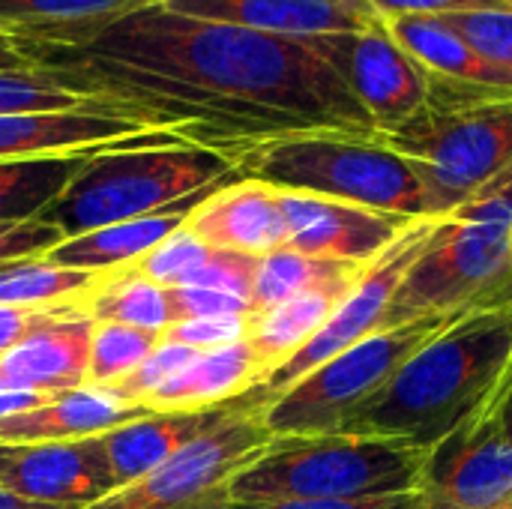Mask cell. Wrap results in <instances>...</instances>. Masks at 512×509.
<instances>
[{
    "instance_id": "6da1fadb",
    "label": "cell",
    "mask_w": 512,
    "mask_h": 509,
    "mask_svg": "<svg viewBox=\"0 0 512 509\" xmlns=\"http://www.w3.org/2000/svg\"><path fill=\"white\" fill-rule=\"evenodd\" d=\"M33 60L84 96L231 159L294 135H378L309 42L180 15L162 3L114 21L84 45L36 48Z\"/></svg>"
},
{
    "instance_id": "7a4b0ae2",
    "label": "cell",
    "mask_w": 512,
    "mask_h": 509,
    "mask_svg": "<svg viewBox=\"0 0 512 509\" xmlns=\"http://www.w3.org/2000/svg\"><path fill=\"white\" fill-rule=\"evenodd\" d=\"M512 381V306L465 315L435 333L342 432L438 453L492 417Z\"/></svg>"
},
{
    "instance_id": "3957f363",
    "label": "cell",
    "mask_w": 512,
    "mask_h": 509,
    "mask_svg": "<svg viewBox=\"0 0 512 509\" xmlns=\"http://www.w3.org/2000/svg\"><path fill=\"white\" fill-rule=\"evenodd\" d=\"M512 306V165L441 216L396 288L384 330L423 318H465Z\"/></svg>"
},
{
    "instance_id": "277c9868",
    "label": "cell",
    "mask_w": 512,
    "mask_h": 509,
    "mask_svg": "<svg viewBox=\"0 0 512 509\" xmlns=\"http://www.w3.org/2000/svg\"><path fill=\"white\" fill-rule=\"evenodd\" d=\"M240 180L231 156L159 132L93 153L63 195L39 216L63 240L153 216L195 192Z\"/></svg>"
},
{
    "instance_id": "5b68a950",
    "label": "cell",
    "mask_w": 512,
    "mask_h": 509,
    "mask_svg": "<svg viewBox=\"0 0 512 509\" xmlns=\"http://www.w3.org/2000/svg\"><path fill=\"white\" fill-rule=\"evenodd\" d=\"M378 141L414 168L447 216L512 165V90L432 75L426 105Z\"/></svg>"
},
{
    "instance_id": "8992f818",
    "label": "cell",
    "mask_w": 512,
    "mask_h": 509,
    "mask_svg": "<svg viewBox=\"0 0 512 509\" xmlns=\"http://www.w3.org/2000/svg\"><path fill=\"white\" fill-rule=\"evenodd\" d=\"M429 453L372 435L273 438L231 483V504L369 501L417 495Z\"/></svg>"
},
{
    "instance_id": "52a82bcc",
    "label": "cell",
    "mask_w": 512,
    "mask_h": 509,
    "mask_svg": "<svg viewBox=\"0 0 512 509\" xmlns=\"http://www.w3.org/2000/svg\"><path fill=\"white\" fill-rule=\"evenodd\" d=\"M237 174L285 192H309L408 219L441 216L414 168L387 144L360 135H294L243 150Z\"/></svg>"
},
{
    "instance_id": "ba28073f",
    "label": "cell",
    "mask_w": 512,
    "mask_h": 509,
    "mask_svg": "<svg viewBox=\"0 0 512 509\" xmlns=\"http://www.w3.org/2000/svg\"><path fill=\"white\" fill-rule=\"evenodd\" d=\"M447 324L453 321L423 318L345 348L264 408L267 432L273 438L342 435L387 390L396 372Z\"/></svg>"
},
{
    "instance_id": "9c48e42d",
    "label": "cell",
    "mask_w": 512,
    "mask_h": 509,
    "mask_svg": "<svg viewBox=\"0 0 512 509\" xmlns=\"http://www.w3.org/2000/svg\"><path fill=\"white\" fill-rule=\"evenodd\" d=\"M273 435L252 393L231 399L219 420L138 483L84 509H231L234 477L255 462Z\"/></svg>"
},
{
    "instance_id": "30bf717a",
    "label": "cell",
    "mask_w": 512,
    "mask_h": 509,
    "mask_svg": "<svg viewBox=\"0 0 512 509\" xmlns=\"http://www.w3.org/2000/svg\"><path fill=\"white\" fill-rule=\"evenodd\" d=\"M438 222H441V216L417 219L381 258H375L363 270V276L345 294V300L336 306V312L321 327V333L306 348H300L282 369H276L270 378H264L258 387L249 390L261 402V408H267L276 396H282L288 387H294L300 378H306L312 369H318L330 357H336L345 348L384 330L387 306H390L396 288L402 285L405 273L411 270V264L420 258V252L432 240Z\"/></svg>"
},
{
    "instance_id": "8fae6325",
    "label": "cell",
    "mask_w": 512,
    "mask_h": 509,
    "mask_svg": "<svg viewBox=\"0 0 512 509\" xmlns=\"http://www.w3.org/2000/svg\"><path fill=\"white\" fill-rule=\"evenodd\" d=\"M309 45L348 84L378 135L408 123L432 93V75L393 39L384 18L363 30L309 39Z\"/></svg>"
},
{
    "instance_id": "7c38bea8",
    "label": "cell",
    "mask_w": 512,
    "mask_h": 509,
    "mask_svg": "<svg viewBox=\"0 0 512 509\" xmlns=\"http://www.w3.org/2000/svg\"><path fill=\"white\" fill-rule=\"evenodd\" d=\"M510 501L512 444L492 414L432 453L411 509H507Z\"/></svg>"
},
{
    "instance_id": "4fadbf2b",
    "label": "cell",
    "mask_w": 512,
    "mask_h": 509,
    "mask_svg": "<svg viewBox=\"0 0 512 509\" xmlns=\"http://www.w3.org/2000/svg\"><path fill=\"white\" fill-rule=\"evenodd\" d=\"M279 204L288 225L285 249L348 264H372L417 222L309 192L279 189Z\"/></svg>"
},
{
    "instance_id": "5bb4252c",
    "label": "cell",
    "mask_w": 512,
    "mask_h": 509,
    "mask_svg": "<svg viewBox=\"0 0 512 509\" xmlns=\"http://www.w3.org/2000/svg\"><path fill=\"white\" fill-rule=\"evenodd\" d=\"M3 489L33 504L84 509L114 495L117 483L99 435L84 441L15 447V459L3 477Z\"/></svg>"
},
{
    "instance_id": "9a60e30c",
    "label": "cell",
    "mask_w": 512,
    "mask_h": 509,
    "mask_svg": "<svg viewBox=\"0 0 512 509\" xmlns=\"http://www.w3.org/2000/svg\"><path fill=\"white\" fill-rule=\"evenodd\" d=\"M159 132L165 129H153L150 123L105 105L0 114V162L108 150Z\"/></svg>"
},
{
    "instance_id": "2e32d148",
    "label": "cell",
    "mask_w": 512,
    "mask_h": 509,
    "mask_svg": "<svg viewBox=\"0 0 512 509\" xmlns=\"http://www.w3.org/2000/svg\"><path fill=\"white\" fill-rule=\"evenodd\" d=\"M93 327L96 321L78 303L54 306L39 327L0 357V387L36 390L51 399L84 387Z\"/></svg>"
},
{
    "instance_id": "e0dca14e",
    "label": "cell",
    "mask_w": 512,
    "mask_h": 509,
    "mask_svg": "<svg viewBox=\"0 0 512 509\" xmlns=\"http://www.w3.org/2000/svg\"><path fill=\"white\" fill-rule=\"evenodd\" d=\"M162 6L180 15L303 42L363 30L378 21L366 0H162Z\"/></svg>"
},
{
    "instance_id": "ac0fdd59",
    "label": "cell",
    "mask_w": 512,
    "mask_h": 509,
    "mask_svg": "<svg viewBox=\"0 0 512 509\" xmlns=\"http://www.w3.org/2000/svg\"><path fill=\"white\" fill-rule=\"evenodd\" d=\"M186 228L207 246L264 258L288 246V225L279 204V189L258 180H234L204 198Z\"/></svg>"
},
{
    "instance_id": "d6986e66",
    "label": "cell",
    "mask_w": 512,
    "mask_h": 509,
    "mask_svg": "<svg viewBox=\"0 0 512 509\" xmlns=\"http://www.w3.org/2000/svg\"><path fill=\"white\" fill-rule=\"evenodd\" d=\"M144 405L126 402L111 387L84 384L78 390L60 393L42 408L0 420V447H33V444H60L108 435L132 420L147 417Z\"/></svg>"
},
{
    "instance_id": "ffe728a7",
    "label": "cell",
    "mask_w": 512,
    "mask_h": 509,
    "mask_svg": "<svg viewBox=\"0 0 512 509\" xmlns=\"http://www.w3.org/2000/svg\"><path fill=\"white\" fill-rule=\"evenodd\" d=\"M162 0H0V33L36 48H75Z\"/></svg>"
},
{
    "instance_id": "44dd1931",
    "label": "cell",
    "mask_w": 512,
    "mask_h": 509,
    "mask_svg": "<svg viewBox=\"0 0 512 509\" xmlns=\"http://www.w3.org/2000/svg\"><path fill=\"white\" fill-rule=\"evenodd\" d=\"M216 189H204L195 192L153 216H141V219H129V222H117L72 240H63L60 246H54L45 258L60 264V267H72V270H87V273H111V270H123L132 267L141 255H147L156 243H162L171 231L183 228L186 219L192 216V210L210 198Z\"/></svg>"
},
{
    "instance_id": "7402d4cb",
    "label": "cell",
    "mask_w": 512,
    "mask_h": 509,
    "mask_svg": "<svg viewBox=\"0 0 512 509\" xmlns=\"http://www.w3.org/2000/svg\"><path fill=\"white\" fill-rule=\"evenodd\" d=\"M261 384L258 360L249 342H237L216 351H201L183 372H177L168 384H162L153 396L144 399L150 414H174V411H207L240 399L252 387Z\"/></svg>"
},
{
    "instance_id": "603a6c76",
    "label": "cell",
    "mask_w": 512,
    "mask_h": 509,
    "mask_svg": "<svg viewBox=\"0 0 512 509\" xmlns=\"http://www.w3.org/2000/svg\"><path fill=\"white\" fill-rule=\"evenodd\" d=\"M225 405H216L207 411L147 414L141 420H132L126 426L102 435L105 459H108L117 489H126V486L138 483L141 477H147L150 471H156L180 447H186L192 438H198L204 429H210L219 420Z\"/></svg>"
},
{
    "instance_id": "cb8c5ba5",
    "label": "cell",
    "mask_w": 512,
    "mask_h": 509,
    "mask_svg": "<svg viewBox=\"0 0 512 509\" xmlns=\"http://www.w3.org/2000/svg\"><path fill=\"white\" fill-rule=\"evenodd\" d=\"M393 39L435 78L483 87L512 90V72L501 63L480 54L459 30L444 18L411 15V18H384Z\"/></svg>"
},
{
    "instance_id": "d4e9b609",
    "label": "cell",
    "mask_w": 512,
    "mask_h": 509,
    "mask_svg": "<svg viewBox=\"0 0 512 509\" xmlns=\"http://www.w3.org/2000/svg\"><path fill=\"white\" fill-rule=\"evenodd\" d=\"M354 285L357 282L312 288V291L291 297L288 303L252 318L246 342L258 360L261 381L270 378L276 369H282L300 348H306L321 333V327L330 321V315L336 312V306L345 300V294Z\"/></svg>"
},
{
    "instance_id": "484cf974",
    "label": "cell",
    "mask_w": 512,
    "mask_h": 509,
    "mask_svg": "<svg viewBox=\"0 0 512 509\" xmlns=\"http://www.w3.org/2000/svg\"><path fill=\"white\" fill-rule=\"evenodd\" d=\"M96 324H126L162 336L171 327L168 288L144 279L138 270L123 267L99 273L96 285L78 300Z\"/></svg>"
},
{
    "instance_id": "4316f807",
    "label": "cell",
    "mask_w": 512,
    "mask_h": 509,
    "mask_svg": "<svg viewBox=\"0 0 512 509\" xmlns=\"http://www.w3.org/2000/svg\"><path fill=\"white\" fill-rule=\"evenodd\" d=\"M99 150L0 162V222L39 219Z\"/></svg>"
},
{
    "instance_id": "83f0119b",
    "label": "cell",
    "mask_w": 512,
    "mask_h": 509,
    "mask_svg": "<svg viewBox=\"0 0 512 509\" xmlns=\"http://www.w3.org/2000/svg\"><path fill=\"white\" fill-rule=\"evenodd\" d=\"M369 264H348V261H327L309 258L294 249H279L258 258L255 282H252V318L264 315L291 297H300L312 288L357 282Z\"/></svg>"
},
{
    "instance_id": "f1b7e54d",
    "label": "cell",
    "mask_w": 512,
    "mask_h": 509,
    "mask_svg": "<svg viewBox=\"0 0 512 509\" xmlns=\"http://www.w3.org/2000/svg\"><path fill=\"white\" fill-rule=\"evenodd\" d=\"M96 279L99 273L60 267L45 255L15 261L0 267V306L42 309V306L78 303L96 285Z\"/></svg>"
},
{
    "instance_id": "f546056e",
    "label": "cell",
    "mask_w": 512,
    "mask_h": 509,
    "mask_svg": "<svg viewBox=\"0 0 512 509\" xmlns=\"http://www.w3.org/2000/svg\"><path fill=\"white\" fill-rule=\"evenodd\" d=\"M162 342V336L126 327V324H96L90 339L87 360V384L93 387H117L129 378Z\"/></svg>"
},
{
    "instance_id": "4dcf8cb0",
    "label": "cell",
    "mask_w": 512,
    "mask_h": 509,
    "mask_svg": "<svg viewBox=\"0 0 512 509\" xmlns=\"http://www.w3.org/2000/svg\"><path fill=\"white\" fill-rule=\"evenodd\" d=\"M102 105L45 69L27 72H0V114H27V111H69V108H93ZM108 108V105H105Z\"/></svg>"
},
{
    "instance_id": "1f68e13d",
    "label": "cell",
    "mask_w": 512,
    "mask_h": 509,
    "mask_svg": "<svg viewBox=\"0 0 512 509\" xmlns=\"http://www.w3.org/2000/svg\"><path fill=\"white\" fill-rule=\"evenodd\" d=\"M210 252H213V246H207L195 231H189L183 225V228L171 231L162 243H156L147 255H141L132 264V270H138L144 279H150L162 288H180L198 267H204Z\"/></svg>"
},
{
    "instance_id": "d6a6232c",
    "label": "cell",
    "mask_w": 512,
    "mask_h": 509,
    "mask_svg": "<svg viewBox=\"0 0 512 509\" xmlns=\"http://www.w3.org/2000/svg\"><path fill=\"white\" fill-rule=\"evenodd\" d=\"M201 351H192V348H186V345H177V342H168V339H162L156 348H153V354L129 375V378H123L117 387H111V390H117L126 402H132V405H144V399L147 396H153L162 384H168L177 372H183L195 357H198Z\"/></svg>"
},
{
    "instance_id": "836d02e7",
    "label": "cell",
    "mask_w": 512,
    "mask_h": 509,
    "mask_svg": "<svg viewBox=\"0 0 512 509\" xmlns=\"http://www.w3.org/2000/svg\"><path fill=\"white\" fill-rule=\"evenodd\" d=\"M444 21L459 30L480 54L501 63L512 72V12L510 9H486V12H453Z\"/></svg>"
},
{
    "instance_id": "e575fe53",
    "label": "cell",
    "mask_w": 512,
    "mask_h": 509,
    "mask_svg": "<svg viewBox=\"0 0 512 509\" xmlns=\"http://www.w3.org/2000/svg\"><path fill=\"white\" fill-rule=\"evenodd\" d=\"M249 315H213V318H189V321H174L162 339L186 345L192 351H216L237 345L249 336Z\"/></svg>"
},
{
    "instance_id": "d590c367",
    "label": "cell",
    "mask_w": 512,
    "mask_h": 509,
    "mask_svg": "<svg viewBox=\"0 0 512 509\" xmlns=\"http://www.w3.org/2000/svg\"><path fill=\"white\" fill-rule=\"evenodd\" d=\"M255 267H258V258H252V255L213 249L210 258L204 261V267H198V270L186 279V285L213 288V291H225V294H237V297H243V300L252 303Z\"/></svg>"
},
{
    "instance_id": "8d00e7d4",
    "label": "cell",
    "mask_w": 512,
    "mask_h": 509,
    "mask_svg": "<svg viewBox=\"0 0 512 509\" xmlns=\"http://www.w3.org/2000/svg\"><path fill=\"white\" fill-rule=\"evenodd\" d=\"M60 243H63V234L45 219L0 222V267L27 261V258H42Z\"/></svg>"
},
{
    "instance_id": "74e56055",
    "label": "cell",
    "mask_w": 512,
    "mask_h": 509,
    "mask_svg": "<svg viewBox=\"0 0 512 509\" xmlns=\"http://www.w3.org/2000/svg\"><path fill=\"white\" fill-rule=\"evenodd\" d=\"M168 300H171V324L189 321V318H213V315H249L252 318L249 300L237 294L213 291V288H195V285L168 288Z\"/></svg>"
},
{
    "instance_id": "f35d334b",
    "label": "cell",
    "mask_w": 512,
    "mask_h": 509,
    "mask_svg": "<svg viewBox=\"0 0 512 509\" xmlns=\"http://www.w3.org/2000/svg\"><path fill=\"white\" fill-rule=\"evenodd\" d=\"M366 3L375 9L378 18H411V15L444 18V15H453V12L507 9L501 0H366Z\"/></svg>"
},
{
    "instance_id": "ab89813d",
    "label": "cell",
    "mask_w": 512,
    "mask_h": 509,
    "mask_svg": "<svg viewBox=\"0 0 512 509\" xmlns=\"http://www.w3.org/2000/svg\"><path fill=\"white\" fill-rule=\"evenodd\" d=\"M54 306L42 309H21V306H0V357L12 351L33 327H39Z\"/></svg>"
},
{
    "instance_id": "60d3db41",
    "label": "cell",
    "mask_w": 512,
    "mask_h": 509,
    "mask_svg": "<svg viewBox=\"0 0 512 509\" xmlns=\"http://www.w3.org/2000/svg\"><path fill=\"white\" fill-rule=\"evenodd\" d=\"M414 495L369 498V501H285V504H231V509H411Z\"/></svg>"
},
{
    "instance_id": "b9f144b4",
    "label": "cell",
    "mask_w": 512,
    "mask_h": 509,
    "mask_svg": "<svg viewBox=\"0 0 512 509\" xmlns=\"http://www.w3.org/2000/svg\"><path fill=\"white\" fill-rule=\"evenodd\" d=\"M51 402V396L36 393V390H21V387H0V420H12L21 414H30Z\"/></svg>"
},
{
    "instance_id": "7bdbcfd3",
    "label": "cell",
    "mask_w": 512,
    "mask_h": 509,
    "mask_svg": "<svg viewBox=\"0 0 512 509\" xmlns=\"http://www.w3.org/2000/svg\"><path fill=\"white\" fill-rule=\"evenodd\" d=\"M27 69H36L33 51L18 39L0 33V72H27Z\"/></svg>"
},
{
    "instance_id": "ee69618b",
    "label": "cell",
    "mask_w": 512,
    "mask_h": 509,
    "mask_svg": "<svg viewBox=\"0 0 512 509\" xmlns=\"http://www.w3.org/2000/svg\"><path fill=\"white\" fill-rule=\"evenodd\" d=\"M495 420H498L501 432L507 435V441L512 444V384L507 387V393H504V399H501V405L495 411Z\"/></svg>"
},
{
    "instance_id": "f6af8a7d",
    "label": "cell",
    "mask_w": 512,
    "mask_h": 509,
    "mask_svg": "<svg viewBox=\"0 0 512 509\" xmlns=\"http://www.w3.org/2000/svg\"><path fill=\"white\" fill-rule=\"evenodd\" d=\"M0 509H60V507H48V504H33L27 498H18L12 495L9 489L0 486Z\"/></svg>"
},
{
    "instance_id": "bcb514c9",
    "label": "cell",
    "mask_w": 512,
    "mask_h": 509,
    "mask_svg": "<svg viewBox=\"0 0 512 509\" xmlns=\"http://www.w3.org/2000/svg\"><path fill=\"white\" fill-rule=\"evenodd\" d=\"M12 459H15V447H0V486H3V477L9 471Z\"/></svg>"
},
{
    "instance_id": "7dc6e473",
    "label": "cell",
    "mask_w": 512,
    "mask_h": 509,
    "mask_svg": "<svg viewBox=\"0 0 512 509\" xmlns=\"http://www.w3.org/2000/svg\"><path fill=\"white\" fill-rule=\"evenodd\" d=\"M501 3H504V6H507V9H512V0H501Z\"/></svg>"
},
{
    "instance_id": "c3c4849f",
    "label": "cell",
    "mask_w": 512,
    "mask_h": 509,
    "mask_svg": "<svg viewBox=\"0 0 512 509\" xmlns=\"http://www.w3.org/2000/svg\"><path fill=\"white\" fill-rule=\"evenodd\" d=\"M507 509H512V501H510V504H507Z\"/></svg>"
},
{
    "instance_id": "681fc988",
    "label": "cell",
    "mask_w": 512,
    "mask_h": 509,
    "mask_svg": "<svg viewBox=\"0 0 512 509\" xmlns=\"http://www.w3.org/2000/svg\"><path fill=\"white\" fill-rule=\"evenodd\" d=\"M510 384H512V381H510Z\"/></svg>"
}]
</instances>
